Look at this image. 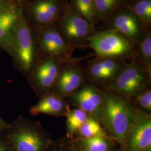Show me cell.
<instances>
[{
  "instance_id": "6da1fadb",
  "label": "cell",
  "mask_w": 151,
  "mask_h": 151,
  "mask_svg": "<svg viewBox=\"0 0 151 151\" xmlns=\"http://www.w3.org/2000/svg\"><path fill=\"white\" fill-rule=\"evenodd\" d=\"M103 127L122 147L127 146L137 117L129 101L113 92H103Z\"/></svg>"
},
{
  "instance_id": "7a4b0ae2",
  "label": "cell",
  "mask_w": 151,
  "mask_h": 151,
  "mask_svg": "<svg viewBox=\"0 0 151 151\" xmlns=\"http://www.w3.org/2000/svg\"><path fill=\"white\" fill-rule=\"evenodd\" d=\"M2 134L12 151H47L51 143L40 122L21 115Z\"/></svg>"
},
{
  "instance_id": "3957f363",
  "label": "cell",
  "mask_w": 151,
  "mask_h": 151,
  "mask_svg": "<svg viewBox=\"0 0 151 151\" xmlns=\"http://www.w3.org/2000/svg\"><path fill=\"white\" fill-rule=\"evenodd\" d=\"M9 54L17 70L26 77L39 60L35 35L22 10L15 27Z\"/></svg>"
},
{
  "instance_id": "277c9868",
  "label": "cell",
  "mask_w": 151,
  "mask_h": 151,
  "mask_svg": "<svg viewBox=\"0 0 151 151\" xmlns=\"http://www.w3.org/2000/svg\"><path fill=\"white\" fill-rule=\"evenodd\" d=\"M125 65L119 75L109 85V91L130 101L142 92L149 88L151 71L135 57Z\"/></svg>"
},
{
  "instance_id": "5b68a950",
  "label": "cell",
  "mask_w": 151,
  "mask_h": 151,
  "mask_svg": "<svg viewBox=\"0 0 151 151\" xmlns=\"http://www.w3.org/2000/svg\"><path fill=\"white\" fill-rule=\"evenodd\" d=\"M88 46L99 58L119 60L135 56L134 44L119 32L106 30L94 32L87 39Z\"/></svg>"
},
{
  "instance_id": "8992f818",
  "label": "cell",
  "mask_w": 151,
  "mask_h": 151,
  "mask_svg": "<svg viewBox=\"0 0 151 151\" xmlns=\"http://www.w3.org/2000/svg\"><path fill=\"white\" fill-rule=\"evenodd\" d=\"M35 31L39 58H50L64 62L73 60L72 55L76 47L63 38L55 24L36 29Z\"/></svg>"
},
{
  "instance_id": "52a82bcc",
  "label": "cell",
  "mask_w": 151,
  "mask_h": 151,
  "mask_svg": "<svg viewBox=\"0 0 151 151\" xmlns=\"http://www.w3.org/2000/svg\"><path fill=\"white\" fill-rule=\"evenodd\" d=\"M65 1V9L55 25L63 38L77 47L95 32V25L78 14Z\"/></svg>"
},
{
  "instance_id": "ba28073f",
  "label": "cell",
  "mask_w": 151,
  "mask_h": 151,
  "mask_svg": "<svg viewBox=\"0 0 151 151\" xmlns=\"http://www.w3.org/2000/svg\"><path fill=\"white\" fill-rule=\"evenodd\" d=\"M65 63L50 58H39L27 76L28 83L39 99L52 90L62 67Z\"/></svg>"
},
{
  "instance_id": "9c48e42d",
  "label": "cell",
  "mask_w": 151,
  "mask_h": 151,
  "mask_svg": "<svg viewBox=\"0 0 151 151\" xmlns=\"http://www.w3.org/2000/svg\"><path fill=\"white\" fill-rule=\"evenodd\" d=\"M27 4V22L35 29L54 25L65 9V0H32Z\"/></svg>"
},
{
  "instance_id": "30bf717a",
  "label": "cell",
  "mask_w": 151,
  "mask_h": 151,
  "mask_svg": "<svg viewBox=\"0 0 151 151\" xmlns=\"http://www.w3.org/2000/svg\"><path fill=\"white\" fill-rule=\"evenodd\" d=\"M106 20L109 22L108 30L122 34L134 45L140 41L147 31L139 20L124 6Z\"/></svg>"
},
{
  "instance_id": "8fae6325",
  "label": "cell",
  "mask_w": 151,
  "mask_h": 151,
  "mask_svg": "<svg viewBox=\"0 0 151 151\" xmlns=\"http://www.w3.org/2000/svg\"><path fill=\"white\" fill-rule=\"evenodd\" d=\"M68 98L73 105L90 115L103 126V92L95 85L87 84Z\"/></svg>"
},
{
  "instance_id": "7c38bea8",
  "label": "cell",
  "mask_w": 151,
  "mask_h": 151,
  "mask_svg": "<svg viewBox=\"0 0 151 151\" xmlns=\"http://www.w3.org/2000/svg\"><path fill=\"white\" fill-rule=\"evenodd\" d=\"M85 78L77 60H71L62 66L58 80L51 91L64 98L69 97L82 86Z\"/></svg>"
},
{
  "instance_id": "4fadbf2b",
  "label": "cell",
  "mask_w": 151,
  "mask_h": 151,
  "mask_svg": "<svg viewBox=\"0 0 151 151\" xmlns=\"http://www.w3.org/2000/svg\"><path fill=\"white\" fill-rule=\"evenodd\" d=\"M135 109L137 117L127 146L129 151H151V114Z\"/></svg>"
},
{
  "instance_id": "5bb4252c",
  "label": "cell",
  "mask_w": 151,
  "mask_h": 151,
  "mask_svg": "<svg viewBox=\"0 0 151 151\" xmlns=\"http://www.w3.org/2000/svg\"><path fill=\"white\" fill-rule=\"evenodd\" d=\"M22 10L18 4L9 2L0 6V48L8 53Z\"/></svg>"
},
{
  "instance_id": "9a60e30c",
  "label": "cell",
  "mask_w": 151,
  "mask_h": 151,
  "mask_svg": "<svg viewBox=\"0 0 151 151\" xmlns=\"http://www.w3.org/2000/svg\"><path fill=\"white\" fill-rule=\"evenodd\" d=\"M65 99L53 92H49L30 108V113L32 115L44 114L56 117L67 116L70 109L69 104Z\"/></svg>"
},
{
  "instance_id": "2e32d148",
  "label": "cell",
  "mask_w": 151,
  "mask_h": 151,
  "mask_svg": "<svg viewBox=\"0 0 151 151\" xmlns=\"http://www.w3.org/2000/svg\"><path fill=\"white\" fill-rule=\"evenodd\" d=\"M124 6L139 20L146 30H149L151 24V0L124 1Z\"/></svg>"
},
{
  "instance_id": "e0dca14e",
  "label": "cell",
  "mask_w": 151,
  "mask_h": 151,
  "mask_svg": "<svg viewBox=\"0 0 151 151\" xmlns=\"http://www.w3.org/2000/svg\"><path fill=\"white\" fill-rule=\"evenodd\" d=\"M70 7L87 21L95 25L96 14L93 0H65Z\"/></svg>"
},
{
  "instance_id": "ac0fdd59",
  "label": "cell",
  "mask_w": 151,
  "mask_h": 151,
  "mask_svg": "<svg viewBox=\"0 0 151 151\" xmlns=\"http://www.w3.org/2000/svg\"><path fill=\"white\" fill-rule=\"evenodd\" d=\"M97 22L106 20L115 11L124 6V0H93Z\"/></svg>"
},
{
  "instance_id": "d6986e66",
  "label": "cell",
  "mask_w": 151,
  "mask_h": 151,
  "mask_svg": "<svg viewBox=\"0 0 151 151\" xmlns=\"http://www.w3.org/2000/svg\"><path fill=\"white\" fill-rule=\"evenodd\" d=\"M77 144L80 151H110L111 150V144L108 137L79 138Z\"/></svg>"
},
{
  "instance_id": "ffe728a7",
  "label": "cell",
  "mask_w": 151,
  "mask_h": 151,
  "mask_svg": "<svg viewBox=\"0 0 151 151\" xmlns=\"http://www.w3.org/2000/svg\"><path fill=\"white\" fill-rule=\"evenodd\" d=\"M75 134L78 135L80 138H91L96 136L108 137L103 126L90 115L77 130Z\"/></svg>"
},
{
  "instance_id": "44dd1931",
  "label": "cell",
  "mask_w": 151,
  "mask_h": 151,
  "mask_svg": "<svg viewBox=\"0 0 151 151\" xmlns=\"http://www.w3.org/2000/svg\"><path fill=\"white\" fill-rule=\"evenodd\" d=\"M138 45L135 57L151 71V34L150 30H147Z\"/></svg>"
},
{
  "instance_id": "7402d4cb",
  "label": "cell",
  "mask_w": 151,
  "mask_h": 151,
  "mask_svg": "<svg viewBox=\"0 0 151 151\" xmlns=\"http://www.w3.org/2000/svg\"><path fill=\"white\" fill-rule=\"evenodd\" d=\"M89 114L81 109L70 110L67 115V135L68 137L75 134L77 130L86 120Z\"/></svg>"
},
{
  "instance_id": "603a6c76",
  "label": "cell",
  "mask_w": 151,
  "mask_h": 151,
  "mask_svg": "<svg viewBox=\"0 0 151 151\" xmlns=\"http://www.w3.org/2000/svg\"><path fill=\"white\" fill-rule=\"evenodd\" d=\"M134 108L144 113L151 114V90L150 88L142 92L134 97L130 101Z\"/></svg>"
},
{
  "instance_id": "cb8c5ba5",
  "label": "cell",
  "mask_w": 151,
  "mask_h": 151,
  "mask_svg": "<svg viewBox=\"0 0 151 151\" xmlns=\"http://www.w3.org/2000/svg\"><path fill=\"white\" fill-rule=\"evenodd\" d=\"M0 151H12L2 133H0Z\"/></svg>"
},
{
  "instance_id": "d4e9b609",
  "label": "cell",
  "mask_w": 151,
  "mask_h": 151,
  "mask_svg": "<svg viewBox=\"0 0 151 151\" xmlns=\"http://www.w3.org/2000/svg\"><path fill=\"white\" fill-rule=\"evenodd\" d=\"M10 126V123L0 117V133L4 132L5 130L9 128Z\"/></svg>"
},
{
  "instance_id": "484cf974",
  "label": "cell",
  "mask_w": 151,
  "mask_h": 151,
  "mask_svg": "<svg viewBox=\"0 0 151 151\" xmlns=\"http://www.w3.org/2000/svg\"><path fill=\"white\" fill-rule=\"evenodd\" d=\"M17 2H20V3H24V4H27L28 2L32 1V0H16Z\"/></svg>"
},
{
  "instance_id": "4316f807",
  "label": "cell",
  "mask_w": 151,
  "mask_h": 151,
  "mask_svg": "<svg viewBox=\"0 0 151 151\" xmlns=\"http://www.w3.org/2000/svg\"><path fill=\"white\" fill-rule=\"evenodd\" d=\"M8 1H7V0H0V6L5 4L6 2H7Z\"/></svg>"
},
{
  "instance_id": "83f0119b",
  "label": "cell",
  "mask_w": 151,
  "mask_h": 151,
  "mask_svg": "<svg viewBox=\"0 0 151 151\" xmlns=\"http://www.w3.org/2000/svg\"><path fill=\"white\" fill-rule=\"evenodd\" d=\"M70 151H80L78 149H77L75 147H72L71 149H70Z\"/></svg>"
},
{
  "instance_id": "f1b7e54d",
  "label": "cell",
  "mask_w": 151,
  "mask_h": 151,
  "mask_svg": "<svg viewBox=\"0 0 151 151\" xmlns=\"http://www.w3.org/2000/svg\"><path fill=\"white\" fill-rule=\"evenodd\" d=\"M59 151V150H54V151Z\"/></svg>"
}]
</instances>
